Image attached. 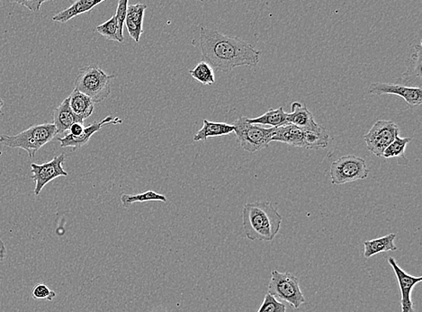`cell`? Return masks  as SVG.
I'll return each instance as SVG.
<instances>
[{
  "instance_id": "cell-2",
  "label": "cell",
  "mask_w": 422,
  "mask_h": 312,
  "mask_svg": "<svg viewBox=\"0 0 422 312\" xmlns=\"http://www.w3.org/2000/svg\"><path fill=\"white\" fill-rule=\"evenodd\" d=\"M282 218L270 202L246 204L242 210V227L251 241H273L281 228Z\"/></svg>"
},
{
  "instance_id": "cell-27",
  "label": "cell",
  "mask_w": 422,
  "mask_h": 312,
  "mask_svg": "<svg viewBox=\"0 0 422 312\" xmlns=\"http://www.w3.org/2000/svg\"><path fill=\"white\" fill-rule=\"evenodd\" d=\"M96 31L100 33L102 36H104L108 40L115 41L121 42L117 35V24L115 21V15L108 20H106L105 23L101 24L96 26Z\"/></svg>"
},
{
  "instance_id": "cell-6",
  "label": "cell",
  "mask_w": 422,
  "mask_h": 312,
  "mask_svg": "<svg viewBox=\"0 0 422 312\" xmlns=\"http://www.w3.org/2000/svg\"><path fill=\"white\" fill-rule=\"evenodd\" d=\"M239 146L248 153H255L269 146L275 128H264L248 122V117L238 118L233 124Z\"/></svg>"
},
{
  "instance_id": "cell-14",
  "label": "cell",
  "mask_w": 422,
  "mask_h": 312,
  "mask_svg": "<svg viewBox=\"0 0 422 312\" xmlns=\"http://www.w3.org/2000/svg\"><path fill=\"white\" fill-rule=\"evenodd\" d=\"M421 44L415 45L405 73L400 77L403 86L421 89Z\"/></svg>"
},
{
  "instance_id": "cell-30",
  "label": "cell",
  "mask_w": 422,
  "mask_h": 312,
  "mask_svg": "<svg viewBox=\"0 0 422 312\" xmlns=\"http://www.w3.org/2000/svg\"><path fill=\"white\" fill-rule=\"evenodd\" d=\"M32 296L35 300H47L51 302L56 298V293L45 284H40L33 287Z\"/></svg>"
},
{
  "instance_id": "cell-17",
  "label": "cell",
  "mask_w": 422,
  "mask_h": 312,
  "mask_svg": "<svg viewBox=\"0 0 422 312\" xmlns=\"http://www.w3.org/2000/svg\"><path fill=\"white\" fill-rule=\"evenodd\" d=\"M305 131L293 124H287L275 128L271 141L284 142L290 146L305 148Z\"/></svg>"
},
{
  "instance_id": "cell-33",
  "label": "cell",
  "mask_w": 422,
  "mask_h": 312,
  "mask_svg": "<svg viewBox=\"0 0 422 312\" xmlns=\"http://www.w3.org/2000/svg\"><path fill=\"white\" fill-rule=\"evenodd\" d=\"M7 256V248L5 246L4 242L0 239V262H2Z\"/></svg>"
},
{
  "instance_id": "cell-8",
  "label": "cell",
  "mask_w": 422,
  "mask_h": 312,
  "mask_svg": "<svg viewBox=\"0 0 422 312\" xmlns=\"http://www.w3.org/2000/svg\"><path fill=\"white\" fill-rule=\"evenodd\" d=\"M399 127L393 121L380 120L373 124L363 137L367 150L373 155L381 157L385 148L399 136Z\"/></svg>"
},
{
  "instance_id": "cell-34",
  "label": "cell",
  "mask_w": 422,
  "mask_h": 312,
  "mask_svg": "<svg viewBox=\"0 0 422 312\" xmlns=\"http://www.w3.org/2000/svg\"><path fill=\"white\" fill-rule=\"evenodd\" d=\"M3 105H4V102H3V100L1 99V98H0V113H1V109L3 107Z\"/></svg>"
},
{
  "instance_id": "cell-23",
  "label": "cell",
  "mask_w": 422,
  "mask_h": 312,
  "mask_svg": "<svg viewBox=\"0 0 422 312\" xmlns=\"http://www.w3.org/2000/svg\"><path fill=\"white\" fill-rule=\"evenodd\" d=\"M121 202L124 208H129L135 202H167L168 200L163 195L154 191H146V192L137 193V195H122Z\"/></svg>"
},
{
  "instance_id": "cell-15",
  "label": "cell",
  "mask_w": 422,
  "mask_h": 312,
  "mask_svg": "<svg viewBox=\"0 0 422 312\" xmlns=\"http://www.w3.org/2000/svg\"><path fill=\"white\" fill-rule=\"evenodd\" d=\"M147 6L139 3V4L130 5L127 8L126 26L130 38L135 42H140L142 33H144L142 25H144V13Z\"/></svg>"
},
{
  "instance_id": "cell-16",
  "label": "cell",
  "mask_w": 422,
  "mask_h": 312,
  "mask_svg": "<svg viewBox=\"0 0 422 312\" xmlns=\"http://www.w3.org/2000/svg\"><path fill=\"white\" fill-rule=\"evenodd\" d=\"M83 120L72 112L69 98L63 100L62 104L53 112V124L56 127L58 135L69 131L76 123H83Z\"/></svg>"
},
{
  "instance_id": "cell-13",
  "label": "cell",
  "mask_w": 422,
  "mask_h": 312,
  "mask_svg": "<svg viewBox=\"0 0 422 312\" xmlns=\"http://www.w3.org/2000/svg\"><path fill=\"white\" fill-rule=\"evenodd\" d=\"M291 109L292 112L287 114L288 124H293L305 132H319L324 129V127L315 122L314 114L308 110L306 105L299 102H294L291 105Z\"/></svg>"
},
{
  "instance_id": "cell-20",
  "label": "cell",
  "mask_w": 422,
  "mask_h": 312,
  "mask_svg": "<svg viewBox=\"0 0 422 312\" xmlns=\"http://www.w3.org/2000/svg\"><path fill=\"white\" fill-rule=\"evenodd\" d=\"M396 233H390L384 237L371 239L364 242V257L366 259H369L370 257L378 255L382 252H388V251H396L397 247L394 241H396Z\"/></svg>"
},
{
  "instance_id": "cell-4",
  "label": "cell",
  "mask_w": 422,
  "mask_h": 312,
  "mask_svg": "<svg viewBox=\"0 0 422 312\" xmlns=\"http://www.w3.org/2000/svg\"><path fill=\"white\" fill-rule=\"evenodd\" d=\"M115 78V75L106 74L99 66L83 67L76 78L74 89L89 96L94 104H96L110 95V83Z\"/></svg>"
},
{
  "instance_id": "cell-25",
  "label": "cell",
  "mask_w": 422,
  "mask_h": 312,
  "mask_svg": "<svg viewBox=\"0 0 422 312\" xmlns=\"http://www.w3.org/2000/svg\"><path fill=\"white\" fill-rule=\"evenodd\" d=\"M330 135L325 130L319 132H305V148L307 150H320L329 145Z\"/></svg>"
},
{
  "instance_id": "cell-29",
  "label": "cell",
  "mask_w": 422,
  "mask_h": 312,
  "mask_svg": "<svg viewBox=\"0 0 422 312\" xmlns=\"http://www.w3.org/2000/svg\"><path fill=\"white\" fill-rule=\"evenodd\" d=\"M257 312H287L285 305L278 301L275 297L267 293L261 304L259 311Z\"/></svg>"
},
{
  "instance_id": "cell-3",
  "label": "cell",
  "mask_w": 422,
  "mask_h": 312,
  "mask_svg": "<svg viewBox=\"0 0 422 312\" xmlns=\"http://www.w3.org/2000/svg\"><path fill=\"white\" fill-rule=\"evenodd\" d=\"M57 135L53 123L36 124L17 135H0V144L12 148H22L28 153L30 159H33L36 153Z\"/></svg>"
},
{
  "instance_id": "cell-32",
  "label": "cell",
  "mask_w": 422,
  "mask_h": 312,
  "mask_svg": "<svg viewBox=\"0 0 422 312\" xmlns=\"http://www.w3.org/2000/svg\"><path fill=\"white\" fill-rule=\"evenodd\" d=\"M85 129V126L83 123H76L69 128V135L72 136H75V137H78L81 136L82 133H83Z\"/></svg>"
},
{
  "instance_id": "cell-12",
  "label": "cell",
  "mask_w": 422,
  "mask_h": 312,
  "mask_svg": "<svg viewBox=\"0 0 422 312\" xmlns=\"http://www.w3.org/2000/svg\"><path fill=\"white\" fill-rule=\"evenodd\" d=\"M123 123V120L120 119L119 117H114L112 115H108L105 119L98 121V122H94L90 124L89 126L85 127L84 132L78 137H75L71 135H67L65 137L58 138V141H60V147L68 148L71 147L74 150H77L78 148L83 147L87 142L90 141V138L92 137L96 132H98L105 125H112V124H121Z\"/></svg>"
},
{
  "instance_id": "cell-9",
  "label": "cell",
  "mask_w": 422,
  "mask_h": 312,
  "mask_svg": "<svg viewBox=\"0 0 422 312\" xmlns=\"http://www.w3.org/2000/svg\"><path fill=\"white\" fill-rule=\"evenodd\" d=\"M65 162V154L54 157L50 162L44 164H31L32 180L35 181V195H40L42 190L50 182L57 177H68V173L63 168Z\"/></svg>"
},
{
  "instance_id": "cell-11",
  "label": "cell",
  "mask_w": 422,
  "mask_h": 312,
  "mask_svg": "<svg viewBox=\"0 0 422 312\" xmlns=\"http://www.w3.org/2000/svg\"><path fill=\"white\" fill-rule=\"evenodd\" d=\"M388 263L393 268L394 274L396 275L398 284H399L402 312H416L412 300V293L416 284L422 281V277H412L409 275L400 268L394 257H388Z\"/></svg>"
},
{
  "instance_id": "cell-7",
  "label": "cell",
  "mask_w": 422,
  "mask_h": 312,
  "mask_svg": "<svg viewBox=\"0 0 422 312\" xmlns=\"http://www.w3.org/2000/svg\"><path fill=\"white\" fill-rule=\"evenodd\" d=\"M369 175L366 160L354 155L339 157L330 165V175L335 186L366 180Z\"/></svg>"
},
{
  "instance_id": "cell-19",
  "label": "cell",
  "mask_w": 422,
  "mask_h": 312,
  "mask_svg": "<svg viewBox=\"0 0 422 312\" xmlns=\"http://www.w3.org/2000/svg\"><path fill=\"white\" fill-rule=\"evenodd\" d=\"M104 0H78L65 10L60 11L53 17L54 22L67 23L80 15L92 10L96 6L101 4Z\"/></svg>"
},
{
  "instance_id": "cell-28",
  "label": "cell",
  "mask_w": 422,
  "mask_h": 312,
  "mask_svg": "<svg viewBox=\"0 0 422 312\" xmlns=\"http://www.w3.org/2000/svg\"><path fill=\"white\" fill-rule=\"evenodd\" d=\"M128 0H119L117 3V13L115 15L117 24V35L121 42H124V26L126 23Z\"/></svg>"
},
{
  "instance_id": "cell-1",
  "label": "cell",
  "mask_w": 422,
  "mask_h": 312,
  "mask_svg": "<svg viewBox=\"0 0 422 312\" xmlns=\"http://www.w3.org/2000/svg\"><path fill=\"white\" fill-rule=\"evenodd\" d=\"M199 48L205 62L223 72L232 71L237 67L257 66L261 55V51L248 42L208 27L200 29Z\"/></svg>"
},
{
  "instance_id": "cell-22",
  "label": "cell",
  "mask_w": 422,
  "mask_h": 312,
  "mask_svg": "<svg viewBox=\"0 0 422 312\" xmlns=\"http://www.w3.org/2000/svg\"><path fill=\"white\" fill-rule=\"evenodd\" d=\"M287 114L284 111L283 107H280L276 109H270L267 113L260 115L257 118H248V122L251 123L258 124V125H269L271 128H278L287 125Z\"/></svg>"
},
{
  "instance_id": "cell-21",
  "label": "cell",
  "mask_w": 422,
  "mask_h": 312,
  "mask_svg": "<svg viewBox=\"0 0 422 312\" xmlns=\"http://www.w3.org/2000/svg\"><path fill=\"white\" fill-rule=\"evenodd\" d=\"M69 105L72 112L81 120H86L93 114L94 102L89 96L74 89L69 96Z\"/></svg>"
},
{
  "instance_id": "cell-5",
  "label": "cell",
  "mask_w": 422,
  "mask_h": 312,
  "mask_svg": "<svg viewBox=\"0 0 422 312\" xmlns=\"http://www.w3.org/2000/svg\"><path fill=\"white\" fill-rule=\"evenodd\" d=\"M268 293L276 299L287 302L296 310L305 304L298 278L292 272L273 270L268 286Z\"/></svg>"
},
{
  "instance_id": "cell-10",
  "label": "cell",
  "mask_w": 422,
  "mask_h": 312,
  "mask_svg": "<svg viewBox=\"0 0 422 312\" xmlns=\"http://www.w3.org/2000/svg\"><path fill=\"white\" fill-rule=\"evenodd\" d=\"M367 92L370 95H396L400 96L411 107L422 104V91L419 87L403 86L400 84L375 83L370 85Z\"/></svg>"
},
{
  "instance_id": "cell-18",
  "label": "cell",
  "mask_w": 422,
  "mask_h": 312,
  "mask_svg": "<svg viewBox=\"0 0 422 312\" xmlns=\"http://www.w3.org/2000/svg\"><path fill=\"white\" fill-rule=\"evenodd\" d=\"M235 132V126L226 123L203 120V127L194 135V141H205L209 138L221 137Z\"/></svg>"
},
{
  "instance_id": "cell-31",
  "label": "cell",
  "mask_w": 422,
  "mask_h": 312,
  "mask_svg": "<svg viewBox=\"0 0 422 312\" xmlns=\"http://www.w3.org/2000/svg\"><path fill=\"white\" fill-rule=\"evenodd\" d=\"M44 0H42H42L41 1H28V0H26V1H15L17 4L25 6L26 8L33 12H38L40 10L41 6L44 4Z\"/></svg>"
},
{
  "instance_id": "cell-24",
  "label": "cell",
  "mask_w": 422,
  "mask_h": 312,
  "mask_svg": "<svg viewBox=\"0 0 422 312\" xmlns=\"http://www.w3.org/2000/svg\"><path fill=\"white\" fill-rule=\"evenodd\" d=\"M191 77L195 78L199 83L205 85V86H210L215 83V75L214 69L212 68L210 64L203 60L199 62L195 68L191 69L189 71Z\"/></svg>"
},
{
  "instance_id": "cell-26",
  "label": "cell",
  "mask_w": 422,
  "mask_h": 312,
  "mask_svg": "<svg viewBox=\"0 0 422 312\" xmlns=\"http://www.w3.org/2000/svg\"><path fill=\"white\" fill-rule=\"evenodd\" d=\"M411 141V138H400L399 136H397L389 146L385 148L382 157L387 159H390V157H402V159H405V153L406 147Z\"/></svg>"
}]
</instances>
